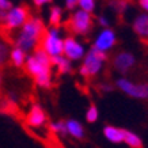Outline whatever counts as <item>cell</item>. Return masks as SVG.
Instances as JSON below:
<instances>
[{"instance_id":"obj_4","label":"cell","mask_w":148,"mask_h":148,"mask_svg":"<svg viewBox=\"0 0 148 148\" xmlns=\"http://www.w3.org/2000/svg\"><path fill=\"white\" fill-rule=\"evenodd\" d=\"M64 34L60 30V27H48L44 33V37L41 40L40 48L45 52L50 58L63 56L64 48Z\"/></svg>"},{"instance_id":"obj_7","label":"cell","mask_w":148,"mask_h":148,"mask_svg":"<svg viewBox=\"0 0 148 148\" xmlns=\"http://www.w3.org/2000/svg\"><path fill=\"white\" fill-rule=\"evenodd\" d=\"M118 42V37L114 29L108 27V29H99L92 40V49L98 50L101 53L108 54L110 50L116 48Z\"/></svg>"},{"instance_id":"obj_12","label":"cell","mask_w":148,"mask_h":148,"mask_svg":"<svg viewBox=\"0 0 148 148\" xmlns=\"http://www.w3.org/2000/svg\"><path fill=\"white\" fill-rule=\"evenodd\" d=\"M132 30L140 40L147 41L148 37V15L145 12H140L135 15L132 21Z\"/></svg>"},{"instance_id":"obj_23","label":"cell","mask_w":148,"mask_h":148,"mask_svg":"<svg viewBox=\"0 0 148 148\" xmlns=\"http://www.w3.org/2000/svg\"><path fill=\"white\" fill-rule=\"evenodd\" d=\"M8 49H7V46L3 44V42H0V67L4 64V61L7 60V56H8Z\"/></svg>"},{"instance_id":"obj_24","label":"cell","mask_w":148,"mask_h":148,"mask_svg":"<svg viewBox=\"0 0 148 148\" xmlns=\"http://www.w3.org/2000/svg\"><path fill=\"white\" fill-rule=\"evenodd\" d=\"M64 8L68 10L69 12H73L77 10V0H65L64 1Z\"/></svg>"},{"instance_id":"obj_27","label":"cell","mask_w":148,"mask_h":148,"mask_svg":"<svg viewBox=\"0 0 148 148\" xmlns=\"http://www.w3.org/2000/svg\"><path fill=\"white\" fill-rule=\"evenodd\" d=\"M49 3H50L49 0H34V4L37 7H42V5H45V4H49Z\"/></svg>"},{"instance_id":"obj_19","label":"cell","mask_w":148,"mask_h":148,"mask_svg":"<svg viewBox=\"0 0 148 148\" xmlns=\"http://www.w3.org/2000/svg\"><path fill=\"white\" fill-rule=\"evenodd\" d=\"M84 118L87 122L90 124H94L99 120V109L95 103H91L88 108L86 109V113H84Z\"/></svg>"},{"instance_id":"obj_16","label":"cell","mask_w":148,"mask_h":148,"mask_svg":"<svg viewBox=\"0 0 148 148\" xmlns=\"http://www.w3.org/2000/svg\"><path fill=\"white\" fill-rule=\"evenodd\" d=\"M64 19V10L60 5H52L49 10V15H48V21L52 27H58L60 23Z\"/></svg>"},{"instance_id":"obj_11","label":"cell","mask_w":148,"mask_h":148,"mask_svg":"<svg viewBox=\"0 0 148 148\" xmlns=\"http://www.w3.org/2000/svg\"><path fill=\"white\" fill-rule=\"evenodd\" d=\"M46 121H48V117H46L45 110L40 105H33L26 116L27 126H30L33 129H40L42 126H45Z\"/></svg>"},{"instance_id":"obj_29","label":"cell","mask_w":148,"mask_h":148,"mask_svg":"<svg viewBox=\"0 0 148 148\" xmlns=\"http://www.w3.org/2000/svg\"><path fill=\"white\" fill-rule=\"evenodd\" d=\"M0 83H1V79H0Z\"/></svg>"},{"instance_id":"obj_18","label":"cell","mask_w":148,"mask_h":148,"mask_svg":"<svg viewBox=\"0 0 148 148\" xmlns=\"http://www.w3.org/2000/svg\"><path fill=\"white\" fill-rule=\"evenodd\" d=\"M124 143L129 148H143V139H141L136 132H133V130L125 129Z\"/></svg>"},{"instance_id":"obj_5","label":"cell","mask_w":148,"mask_h":148,"mask_svg":"<svg viewBox=\"0 0 148 148\" xmlns=\"http://www.w3.org/2000/svg\"><path fill=\"white\" fill-rule=\"evenodd\" d=\"M67 26L69 32L75 36L86 37L92 32L94 27V16L91 14H87L82 10H75L69 14V18L67 21Z\"/></svg>"},{"instance_id":"obj_17","label":"cell","mask_w":148,"mask_h":148,"mask_svg":"<svg viewBox=\"0 0 148 148\" xmlns=\"http://www.w3.org/2000/svg\"><path fill=\"white\" fill-rule=\"evenodd\" d=\"M8 57H10V61L15 65V67H23L26 64V60H27V53H25L23 50H21L19 48H12L10 50L8 53Z\"/></svg>"},{"instance_id":"obj_2","label":"cell","mask_w":148,"mask_h":148,"mask_svg":"<svg viewBox=\"0 0 148 148\" xmlns=\"http://www.w3.org/2000/svg\"><path fill=\"white\" fill-rule=\"evenodd\" d=\"M45 30V23L42 19L30 16V19L18 30L15 38V48H19L25 53L34 52L37 48H40Z\"/></svg>"},{"instance_id":"obj_25","label":"cell","mask_w":148,"mask_h":148,"mask_svg":"<svg viewBox=\"0 0 148 148\" xmlns=\"http://www.w3.org/2000/svg\"><path fill=\"white\" fill-rule=\"evenodd\" d=\"M12 7V3L10 0H0V12H7Z\"/></svg>"},{"instance_id":"obj_3","label":"cell","mask_w":148,"mask_h":148,"mask_svg":"<svg viewBox=\"0 0 148 148\" xmlns=\"http://www.w3.org/2000/svg\"><path fill=\"white\" fill-rule=\"evenodd\" d=\"M108 61V54L101 53L95 49H88L86 53L84 58L82 60V64L79 67V73L83 77H95L101 75L105 69Z\"/></svg>"},{"instance_id":"obj_21","label":"cell","mask_w":148,"mask_h":148,"mask_svg":"<svg viewBox=\"0 0 148 148\" xmlns=\"http://www.w3.org/2000/svg\"><path fill=\"white\" fill-rule=\"evenodd\" d=\"M49 129L56 133V135L64 136L67 135V129H65V121H53L49 124Z\"/></svg>"},{"instance_id":"obj_28","label":"cell","mask_w":148,"mask_h":148,"mask_svg":"<svg viewBox=\"0 0 148 148\" xmlns=\"http://www.w3.org/2000/svg\"><path fill=\"white\" fill-rule=\"evenodd\" d=\"M101 88H102L105 92H110V91L113 90V86H110V84H108V83H106V84H102V86H101Z\"/></svg>"},{"instance_id":"obj_8","label":"cell","mask_w":148,"mask_h":148,"mask_svg":"<svg viewBox=\"0 0 148 148\" xmlns=\"http://www.w3.org/2000/svg\"><path fill=\"white\" fill-rule=\"evenodd\" d=\"M87 53V48L86 45L79 41L76 37L67 36L64 38V48H63V56L68 58L71 63L75 61H82Z\"/></svg>"},{"instance_id":"obj_6","label":"cell","mask_w":148,"mask_h":148,"mask_svg":"<svg viewBox=\"0 0 148 148\" xmlns=\"http://www.w3.org/2000/svg\"><path fill=\"white\" fill-rule=\"evenodd\" d=\"M116 87L125 95L139 101L148 99V83H135L126 76H121L116 80Z\"/></svg>"},{"instance_id":"obj_22","label":"cell","mask_w":148,"mask_h":148,"mask_svg":"<svg viewBox=\"0 0 148 148\" xmlns=\"http://www.w3.org/2000/svg\"><path fill=\"white\" fill-rule=\"evenodd\" d=\"M95 22L98 23V26L101 27V29H108V27H110V19H109L108 15H98L97 16V19H95Z\"/></svg>"},{"instance_id":"obj_20","label":"cell","mask_w":148,"mask_h":148,"mask_svg":"<svg viewBox=\"0 0 148 148\" xmlns=\"http://www.w3.org/2000/svg\"><path fill=\"white\" fill-rule=\"evenodd\" d=\"M77 8L92 15L97 10V1L95 0H77Z\"/></svg>"},{"instance_id":"obj_14","label":"cell","mask_w":148,"mask_h":148,"mask_svg":"<svg viewBox=\"0 0 148 148\" xmlns=\"http://www.w3.org/2000/svg\"><path fill=\"white\" fill-rule=\"evenodd\" d=\"M65 129H67V135L71 136L72 139H76V140L84 139L86 129L79 120H75V118L67 120L65 121Z\"/></svg>"},{"instance_id":"obj_13","label":"cell","mask_w":148,"mask_h":148,"mask_svg":"<svg viewBox=\"0 0 148 148\" xmlns=\"http://www.w3.org/2000/svg\"><path fill=\"white\" fill-rule=\"evenodd\" d=\"M102 133L105 136V139L113 144L124 143L125 129H122V128H118L116 125H105L102 129Z\"/></svg>"},{"instance_id":"obj_10","label":"cell","mask_w":148,"mask_h":148,"mask_svg":"<svg viewBox=\"0 0 148 148\" xmlns=\"http://www.w3.org/2000/svg\"><path fill=\"white\" fill-rule=\"evenodd\" d=\"M136 63H137V58L129 50H120V52H117L112 60V65L114 68V71L121 73V75H125V73L132 71L135 68Z\"/></svg>"},{"instance_id":"obj_1","label":"cell","mask_w":148,"mask_h":148,"mask_svg":"<svg viewBox=\"0 0 148 148\" xmlns=\"http://www.w3.org/2000/svg\"><path fill=\"white\" fill-rule=\"evenodd\" d=\"M26 72L36 80V84L42 88H49L53 82L52 73V58L41 49L37 48L30 56H27L25 64Z\"/></svg>"},{"instance_id":"obj_15","label":"cell","mask_w":148,"mask_h":148,"mask_svg":"<svg viewBox=\"0 0 148 148\" xmlns=\"http://www.w3.org/2000/svg\"><path fill=\"white\" fill-rule=\"evenodd\" d=\"M52 67L56 68L57 72L61 73V75L69 73L72 71V63L68 58L64 57V56H58V57L52 58Z\"/></svg>"},{"instance_id":"obj_26","label":"cell","mask_w":148,"mask_h":148,"mask_svg":"<svg viewBox=\"0 0 148 148\" xmlns=\"http://www.w3.org/2000/svg\"><path fill=\"white\" fill-rule=\"evenodd\" d=\"M139 5H140V8L143 10V12H145L148 15V0H140Z\"/></svg>"},{"instance_id":"obj_9","label":"cell","mask_w":148,"mask_h":148,"mask_svg":"<svg viewBox=\"0 0 148 148\" xmlns=\"http://www.w3.org/2000/svg\"><path fill=\"white\" fill-rule=\"evenodd\" d=\"M30 19V12L29 8L25 5H12L7 11L4 18V25L10 30H19Z\"/></svg>"}]
</instances>
